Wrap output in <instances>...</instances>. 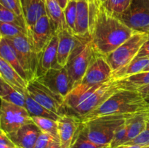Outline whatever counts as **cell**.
I'll return each instance as SVG.
<instances>
[{"mask_svg": "<svg viewBox=\"0 0 149 148\" xmlns=\"http://www.w3.org/2000/svg\"><path fill=\"white\" fill-rule=\"evenodd\" d=\"M136 31L109 12L100 2L90 16L89 35L97 53L106 57L125 43Z\"/></svg>", "mask_w": 149, "mask_h": 148, "instance_id": "6da1fadb", "label": "cell"}, {"mask_svg": "<svg viewBox=\"0 0 149 148\" xmlns=\"http://www.w3.org/2000/svg\"><path fill=\"white\" fill-rule=\"evenodd\" d=\"M149 110L145 99L138 91L119 89L105 102L80 119L81 123L100 116L114 114H129Z\"/></svg>", "mask_w": 149, "mask_h": 148, "instance_id": "7a4b0ae2", "label": "cell"}, {"mask_svg": "<svg viewBox=\"0 0 149 148\" xmlns=\"http://www.w3.org/2000/svg\"><path fill=\"white\" fill-rule=\"evenodd\" d=\"M135 114L136 113L100 116L81 123V130L85 136L94 143L109 146L116 130Z\"/></svg>", "mask_w": 149, "mask_h": 148, "instance_id": "3957f363", "label": "cell"}, {"mask_svg": "<svg viewBox=\"0 0 149 148\" xmlns=\"http://www.w3.org/2000/svg\"><path fill=\"white\" fill-rule=\"evenodd\" d=\"M95 52L90 36L81 37L70 55L65 68L74 88L81 83Z\"/></svg>", "mask_w": 149, "mask_h": 148, "instance_id": "277c9868", "label": "cell"}, {"mask_svg": "<svg viewBox=\"0 0 149 148\" xmlns=\"http://www.w3.org/2000/svg\"><path fill=\"white\" fill-rule=\"evenodd\" d=\"M148 37L147 33L135 32L125 43L108 55L106 58L111 68L112 72L133 60Z\"/></svg>", "mask_w": 149, "mask_h": 148, "instance_id": "5b68a950", "label": "cell"}, {"mask_svg": "<svg viewBox=\"0 0 149 148\" xmlns=\"http://www.w3.org/2000/svg\"><path fill=\"white\" fill-rule=\"evenodd\" d=\"M32 122L31 117L25 107L0 99V129L4 132L13 133Z\"/></svg>", "mask_w": 149, "mask_h": 148, "instance_id": "8992f818", "label": "cell"}, {"mask_svg": "<svg viewBox=\"0 0 149 148\" xmlns=\"http://www.w3.org/2000/svg\"><path fill=\"white\" fill-rule=\"evenodd\" d=\"M13 46L20 65L28 77L29 82L36 78L39 57L33 52L26 35L4 38Z\"/></svg>", "mask_w": 149, "mask_h": 148, "instance_id": "52a82bcc", "label": "cell"}, {"mask_svg": "<svg viewBox=\"0 0 149 148\" xmlns=\"http://www.w3.org/2000/svg\"><path fill=\"white\" fill-rule=\"evenodd\" d=\"M27 92L35 101L50 111L62 115L64 98L41 82L37 78L28 83Z\"/></svg>", "mask_w": 149, "mask_h": 148, "instance_id": "ba28073f", "label": "cell"}, {"mask_svg": "<svg viewBox=\"0 0 149 148\" xmlns=\"http://www.w3.org/2000/svg\"><path fill=\"white\" fill-rule=\"evenodd\" d=\"M117 17L135 31L149 35V0H132L127 10Z\"/></svg>", "mask_w": 149, "mask_h": 148, "instance_id": "9c48e42d", "label": "cell"}, {"mask_svg": "<svg viewBox=\"0 0 149 148\" xmlns=\"http://www.w3.org/2000/svg\"><path fill=\"white\" fill-rule=\"evenodd\" d=\"M121 89L117 80L110 79L102 84L88 98L79 104L69 115L81 119L101 105L116 91Z\"/></svg>", "mask_w": 149, "mask_h": 148, "instance_id": "30bf717a", "label": "cell"}, {"mask_svg": "<svg viewBox=\"0 0 149 148\" xmlns=\"http://www.w3.org/2000/svg\"><path fill=\"white\" fill-rule=\"evenodd\" d=\"M53 24L47 15H44L28 30V39L33 52L39 59L40 54L55 34Z\"/></svg>", "mask_w": 149, "mask_h": 148, "instance_id": "8fae6325", "label": "cell"}, {"mask_svg": "<svg viewBox=\"0 0 149 148\" xmlns=\"http://www.w3.org/2000/svg\"><path fill=\"white\" fill-rule=\"evenodd\" d=\"M37 78L63 98L74 89V85L65 67L59 65L54 67Z\"/></svg>", "mask_w": 149, "mask_h": 148, "instance_id": "7c38bea8", "label": "cell"}, {"mask_svg": "<svg viewBox=\"0 0 149 148\" xmlns=\"http://www.w3.org/2000/svg\"><path fill=\"white\" fill-rule=\"evenodd\" d=\"M111 74L112 69L106 57L95 52L80 84L90 86L102 84L111 79Z\"/></svg>", "mask_w": 149, "mask_h": 148, "instance_id": "4fadbf2b", "label": "cell"}, {"mask_svg": "<svg viewBox=\"0 0 149 148\" xmlns=\"http://www.w3.org/2000/svg\"><path fill=\"white\" fill-rule=\"evenodd\" d=\"M61 148H70L81 126V120L72 115L63 114L57 120Z\"/></svg>", "mask_w": 149, "mask_h": 148, "instance_id": "5bb4252c", "label": "cell"}, {"mask_svg": "<svg viewBox=\"0 0 149 148\" xmlns=\"http://www.w3.org/2000/svg\"><path fill=\"white\" fill-rule=\"evenodd\" d=\"M42 131L33 122L21 126L13 133H7L9 138L16 147L21 148H33L38 136Z\"/></svg>", "mask_w": 149, "mask_h": 148, "instance_id": "9a60e30c", "label": "cell"}, {"mask_svg": "<svg viewBox=\"0 0 149 148\" xmlns=\"http://www.w3.org/2000/svg\"><path fill=\"white\" fill-rule=\"evenodd\" d=\"M102 84L90 86L87 84H79L74 87L70 91L69 94L64 98L63 114L69 115L79 104L88 98Z\"/></svg>", "mask_w": 149, "mask_h": 148, "instance_id": "2e32d148", "label": "cell"}, {"mask_svg": "<svg viewBox=\"0 0 149 148\" xmlns=\"http://www.w3.org/2000/svg\"><path fill=\"white\" fill-rule=\"evenodd\" d=\"M58 37L57 62L61 67H65L70 55L78 44L80 38L76 36L68 29H65L56 33Z\"/></svg>", "mask_w": 149, "mask_h": 148, "instance_id": "e0dca14e", "label": "cell"}, {"mask_svg": "<svg viewBox=\"0 0 149 148\" xmlns=\"http://www.w3.org/2000/svg\"><path fill=\"white\" fill-rule=\"evenodd\" d=\"M58 44V35L55 33L40 54L36 78L44 75L52 68L58 66L57 62Z\"/></svg>", "mask_w": 149, "mask_h": 148, "instance_id": "ac0fdd59", "label": "cell"}, {"mask_svg": "<svg viewBox=\"0 0 149 148\" xmlns=\"http://www.w3.org/2000/svg\"><path fill=\"white\" fill-rule=\"evenodd\" d=\"M27 31L44 15H47L45 0H20Z\"/></svg>", "mask_w": 149, "mask_h": 148, "instance_id": "d6986e66", "label": "cell"}, {"mask_svg": "<svg viewBox=\"0 0 149 148\" xmlns=\"http://www.w3.org/2000/svg\"><path fill=\"white\" fill-rule=\"evenodd\" d=\"M0 77L22 94L27 92L28 82L23 79L10 63L0 57Z\"/></svg>", "mask_w": 149, "mask_h": 148, "instance_id": "ffe728a7", "label": "cell"}, {"mask_svg": "<svg viewBox=\"0 0 149 148\" xmlns=\"http://www.w3.org/2000/svg\"><path fill=\"white\" fill-rule=\"evenodd\" d=\"M89 29H90L89 0H79L77 1L75 36L78 37H86L90 36Z\"/></svg>", "mask_w": 149, "mask_h": 148, "instance_id": "44dd1931", "label": "cell"}, {"mask_svg": "<svg viewBox=\"0 0 149 148\" xmlns=\"http://www.w3.org/2000/svg\"><path fill=\"white\" fill-rule=\"evenodd\" d=\"M148 118L149 110H147L136 113L126 120L127 133L124 144L132 140L142 133L146 126Z\"/></svg>", "mask_w": 149, "mask_h": 148, "instance_id": "7402d4cb", "label": "cell"}, {"mask_svg": "<svg viewBox=\"0 0 149 148\" xmlns=\"http://www.w3.org/2000/svg\"><path fill=\"white\" fill-rule=\"evenodd\" d=\"M47 15L50 19L55 28V33L68 29L64 17L63 9L60 5L58 0H45Z\"/></svg>", "mask_w": 149, "mask_h": 148, "instance_id": "603a6c76", "label": "cell"}, {"mask_svg": "<svg viewBox=\"0 0 149 148\" xmlns=\"http://www.w3.org/2000/svg\"><path fill=\"white\" fill-rule=\"evenodd\" d=\"M0 57L7 61L8 63H10L13 67V68L18 73L19 75L29 83L27 75L19 62L15 50L13 46L9 43L8 41L4 38H2L0 42Z\"/></svg>", "mask_w": 149, "mask_h": 148, "instance_id": "cb8c5ba5", "label": "cell"}, {"mask_svg": "<svg viewBox=\"0 0 149 148\" xmlns=\"http://www.w3.org/2000/svg\"><path fill=\"white\" fill-rule=\"evenodd\" d=\"M149 59H135L125 66L112 72L111 79L119 80L135 75L140 72L148 65Z\"/></svg>", "mask_w": 149, "mask_h": 148, "instance_id": "d4e9b609", "label": "cell"}, {"mask_svg": "<svg viewBox=\"0 0 149 148\" xmlns=\"http://www.w3.org/2000/svg\"><path fill=\"white\" fill-rule=\"evenodd\" d=\"M121 89L138 91L139 89L149 85V71L140 72L122 79L117 80Z\"/></svg>", "mask_w": 149, "mask_h": 148, "instance_id": "484cf974", "label": "cell"}, {"mask_svg": "<svg viewBox=\"0 0 149 148\" xmlns=\"http://www.w3.org/2000/svg\"><path fill=\"white\" fill-rule=\"evenodd\" d=\"M25 108L31 116H39L58 120L61 115H58L56 113L50 111L46 107L42 106L37 102L35 101L29 94H25Z\"/></svg>", "mask_w": 149, "mask_h": 148, "instance_id": "4316f807", "label": "cell"}, {"mask_svg": "<svg viewBox=\"0 0 149 148\" xmlns=\"http://www.w3.org/2000/svg\"><path fill=\"white\" fill-rule=\"evenodd\" d=\"M0 99L25 107V94L13 88L1 78H0Z\"/></svg>", "mask_w": 149, "mask_h": 148, "instance_id": "83f0119b", "label": "cell"}, {"mask_svg": "<svg viewBox=\"0 0 149 148\" xmlns=\"http://www.w3.org/2000/svg\"><path fill=\"white\" fill-rule=\"evenodd\" d=\"M32 121L39 127V129L42 132L49 133L56 139H58V123L57 120L53 119L48 118L45 117H39V116H31Z\"/></svg>", "mask_w": 149, "mask_h": 148, "instance_id": "f1b7e54d", "label": "cell"}, {"mask_svg": "<svg viewBox=\"0 0 149 148\" xmlns=\"http://www.w3.org/2000/svg\"><path fill=\"white\" fill-rule=\"evenodd\" d=\"M77 1L75 0H68V4L63 9L64 17H65L68 30L74 35H75L76 20H77Z\"/></svg>", "mask_w": 149, "mask_h": 148, "instance_id": "f546056e", "label": "cell"}, {"mask_svg": "<svg viewBox=\"0 0 149 148\" xmlns=\"http://www.w3.org/2000/svg\"><path fill=\"white\" fill-rule=\"evenodd\" d=\"M132 0H106L102 4L109 12L118 17L127 10Z\"/></svg>", "mask_w": 149, "mask_h": 148, "instance_id": "4dcf8cb0", "label": "cell"}, {"mask_svg": "<svg viewBox=\"0 0 149 148\" xmlns=\"http://www.w3.org/2000/svg\"><path fill=\"white\" fill-rule=\"evenodd\" d=\"M0 32L2 38H12L20 35L28 36L27 29L11 23L0 22Z\"/></svg>", "mask_w": 149, "mask_h": 148, "instance_id": "1f68e13d", "label": "cell"}, {"mask_svg": "<svg viewBox=\"0 0 149 148\" xmlns=\"http://www.w3.org/2000/svg\"><path fill=\"white\" fill-rule=\"evenodd\" d=\"M70 148H109V145H100L90 141L84 132L81 130L80 126L79 129L75 136L74 142Z\"/></svg>", "mask_w": 149, "mask_h": 148, "instance_id": "d6a6232c", "label": "cell"}, {"mask_svg": "<svg viewBox=\"0 0 149 148\" xmlns=\"http://www.w3.org/2000/svg\"><path fill=\"white\" fill-rule=\"evenodd\" d=\"M0 22L11 23L27 29L24 18L19 17L14 12L0 4Z\"/></svg>", "mask_w": 149, "mask_h": 148, "instance_id": "836d02e7", "label": "cell"}, {"mask_svg": "<svg viewBox=\"0 0 149 148\" xmlns=\"http://www.w3.org/2000/svg\"><path fill=\"white\" fill-rule=\"evenodd\" d=\"M128 145H138L141 147H146L149 145V118L147 121L146 126L142 133L138 135L136 138L124 144Z\"/></svg>", "mask_w": 149, "mask_h": 148, "instance_id": "e575fe53", "label": "cell"}, {"mask_svg": "<svg viewBox=\"0 0 149 148\" xmlns=\"http://www.w3.org/2000/svg\"><path fill=\"white\" fill-rule=\"evenodd\" d=\"M55 141L58 140L55 139L54 136H52V135L42 131L36 139V142L33 148H47L51 143H52Z\"/></svg>", "mask_w": 149, "mask_h": 148, "instance_id": "d590c367", "label": "cell"}, {"mask_svg": "<svg viewBox=\"0 0 149 148\" xmlns=\"http://www.w3.org/2000/svg\"><path fill=\"white\" fill-rule=\"evenodd\" d=\"M0 4L14 12L19 17L24 18L20 0H0Z\"/></svg>", "mask_w": 149, "mask_h": 148, "instance_id": "8d00e7d4", "label": "cell"}, {"mask_svg": "<svg viewBox=\"0 0 149 148\" xmlns=\"http://www.w3.org/2000/svg\"><path fill=\"white\" fill-rule=\"evenodd\" d=\"M0 148H16L7 133L1 129H0Z\"/></svg>", "mask_w": 149, "mask_h": 148, "instance_id": "74e56055", "label": "cell"}, {"mask_svg": "<svg viewBox=\"0 0 149 148\" xmlns=\"http://www.w3.org/2000/svg\"><path fill=\"white\" fill-rule=\"evenodd\" d=\"M135 58L136 59H149V35L148 39L142 45Z\"/></svg>", "mask_w": 149, "mask_h": 148, "instance_id": "f35d334b", "label": "cell"}, {"mask_svg": "<svg viewBox=\"0 0 149 148\" xmlns=\"http://www.w3.org/2000/svg\"><path fill=\"white\" fill-rule=\"evenodd\" d=\"M138 91H139L142 95H144V94H149V85H147L146 86L139 89Z\"/></svg>", "mask_w": 149, "mask_h": 148, "instance_id": "ab89813d", "label": "cell"}, {"mask_svg": "<svg viewBox=\"0 0 149 148\" xmlns=\"http://www.w3.org/2000/svg\"><path fill=\"white\" fill-rule=\"evenodd\" d=\"M143 147L138 146V145H122L116 147L114 148H141Z\"/></svg>", "mask_w": 149, "mask_h": 148, "instance_id": "60d3db41", "label": "cell"}, {"mask_svg": "<svg viewBox=\"0 0 149 148\" xmlns=\"http://www.w3.org/2000/svg\"><path fill=\"white\" fill-rule=\"evenodd\" d=\"M47 148H61L59 141H55L51 143Z\"/></svg>", "mask_w": 149, "mask_h": 148, "instance_id": "b9f144b4", "label": "cell"}, {"mask_svg": "<svg viewBox=\"0 0 149 148\" xmlns=\"http://www.w3.org/2000/svg\"><path fill=\"white\" fill-rule=\"evenodd\" d=\"M58 1L63 9L65 8V6L67 5V4L68 2V0H58Z\"/></svg>", "mask_w": 149, "mask_h": 148, "instance_id": "7bdbcfd3", "label": "cell"}, {"mask_svg": "<svg viewBox=\"0 0 149 148\" xmlns=\"http://www.w3.org/2000/svg\"><path fill=\"white\" fill-rule=\"evenodd\" d=\"M143 97H144L146 102L147 105H148V108L149 110V94H144V95H143Z\"/></svg>", "mask_w": 149, "mask_h": 148, "instance_id": "ee69618b", "label": "cell"}, {"mask_svg": "<svg viewBox=\"0 0 149 148\" xmlns=\"http://www.w3.org/2000/svg\"><path fill=\"white\" fill-rule=\"evenodd\" d=\"M146 71H149V63H148V65H147V66L143 70L142 72H146Z\"/></svg>", "mask_w": 149, "mask_h": 148, "instance_id": "f6af8a7d", "label": "cell"}, {"mask_svg": "<svg viewBox=\"0 0 149 148\" xmlns=\"http://www.w3.org/2000/svg\"><path fill=\"white\" fill-rule=\"evenodd\" d=\"M1 39H2V36H1V32H0V42H1Z\"/></svg>", "mask_w": 149, "mask_h": 148, "instance_id": "bcb514c9", "label": "cell"}, {"mask_svg": "<svg viewBox=\"0 0 149 148\" xmlns=\"http://www.w3.org/2000/svg\"><path fill=\"white\" fill-rule=\"evenodd\" d=\"M99 1H100L101 3H103V2H104V1H106V0H99Z\"/></svg>", "mask_w": 149, "mask_h": 148, "instance_id": "7dc6e473", "label": "cell"}, {"mask_svg": "<svg viewBox=\"0 0 149 148\" xmlns=\"http://www.w3.org/2000/svg\"><path fill=\"white\" fill-rule=\"evenodd\" d=\"M141 148H149V145H148V146H146V147H141Z\"/></svg>", "mask_w": 149, "mask_h": 148, "instance_id": "c3c4849f", "label": "cell"}, {"mask_svg": "<svg viewBox=\"0 0 149 148\" xmlns=\"http://www.w3.org/2000/svg\"><path fill=\"white\" fill-rule=\"evenodd\" d=\"M16 148H21V147H16Z\"/></svg>", "mask_w": 149, "mask_h": 148, "instance_id": "681fc988", "label": "cell"}, {"mask_svg": "<svg viewBox=\"0 0 149 148\" xmlns=\"http://www.w3.org/2000/svg\"><path fill=\"white\" fill-rule=\"evenodd\" d=\"M75 1H79V0H75Z\"/></svg>", "mask_w": 149, "mask_h": 148, "instance_id": "f907efd6", "label": "cell"}, {"mask_svg": "<svg viewBox=\"0 0 149 148\" xmlns=\"http://www.w3.org/2000/svg\"><path fill=\"white\" fill-rule=\"evenodd\" d=\"M0 78H1V77H0Z\"/></svg>", "mask_w": 149, "mask_h": 148, "instance_id": "816d5d0a", "label": "cell"}]
</instances>
